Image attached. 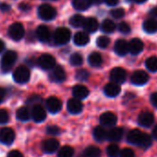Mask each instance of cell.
Segmentation results:
<instances>
[{"label": "cell", "mask_w": 157, "mask_h": 157, "mask_svg": "<svg viewBox=\"0 0 157 157\" xmlns=\"http://www.w3.org/2000/svg\"><path fill=\"white\" fill-rule=\"evenodd\" d=\"M117 117L112 112H105L100 117V123L105 128H112L117 125Z\"/></svg>", "instance_id": "cell-9"}, {"label": "cell", "mask_w": 157, "mask_h": 157, "mask_svg": "<svg viewBox=\"0 0 157 157\" xmlns=\"http://www.w3.org/2000/svg\"><path fill=\"white\" fill-rule=\"evenodd\" d=\"M126 139L128 144L137 146L142 150H148L152 145L151 136L138 128L129 130L127 134Z\"/></svg>", "instance_id": "cell-1"}, {"label": "cell", "mask_w": 157, "mask_h": 157, "mask_svg": "<svg viewBox=\"0 0 157 157\" xmlns=\"http://www.w3.org/2000/svg\"><path fill=\"white\" fill-rule=\"evenodd\" d=\"M118 30L123 34H128L130 33V27L127 22H121L118 25Z\"/></svg>", "instance_id": "cell-43"}, {"label": "cell", "mask_w": 157, "mask_h": 157, "mask_svg": "<svg viewBox=\"0 0 157 157\" xmlns=\"http://www.w3.org/2000/svg\"><path fill=\"white\" fill-rule=\"evenodd\" d=\"M4 97H5V91H4V89L0 88V103L3 101Z\"/></svg>", "instance_id": "cell-50"}, {"label": "cell", "mask_w": 157, "mask_h": 157, "mask_svg": "<svg viewBox=\"0 0 157 157\" xmlns=\"http://www.w3.org/2000/svg\"><path fill=\"white\" fill-rule=\"evenodd\" d=\"M127 78V72L122 67H115L110 72V80L117 84L125 82Z\"/></svg>", "instance_id": "cell-11"}, {"label": "cell", "mask_w": 157, "mask_h": 157, "mask_svg": "<svg viewBox=\"0 0 157 157\" xmlns=\"http://www.w3.org/2000/svg\"><path fill=\"white\" fill-rule=\"evenodd\" d=\"M73 42L78 46H83V45H86L90 42V37L84 32H78L74 35Z\"/></svg>", "instance_id": "cell-26"}, {"label": "cell", "mask_w": 157, "mask_h": 157, "mask_svg": "<svg viewBox=\"0 0 157 157\" xmlns=\"http://www.w3.org/2000/svg\"><path fill=\"white\" fill-rule=\"evenodd\" d=\"M37 63L42 69L49 70L56 66V59L53 56L49 54H44L38 58Z\"/></svg>", "instance_id": "cell-7"}, {"label": "cell", "mask_w": 157, "mask_h": 157, "mask_svg": "<svg viewBox=\"0 0 157 157\" xmlns=\"http://www.w3.org/2000/svg\"><path fill=\"white\" fill-rule=\"evenodd\" d=\"M38 16L43 21H52L56 16V10L48 4H43L38 8Z\"/></svg>", "instance_id": "cell-5"}, {"label": "cell", "mask_w": 157, "mask_h": 157, "mask_svg": "<svg viewBox=\"0 0 157 157\" xmlns=\"http://www.w3.org/2000/svg\"><path fill=\"white\" fill-rule=\"evenodd\" d=\"M92 4H94V5H100L101 3L104 2V0H91Z\"/></svg>", "instance_id": "cell-52"}, {"label": "cell", "mask_w": 157, "mask_h": 157, "mask_svg": "<svg viewBox=\"0 0 157 157\" xmlns=\"http://www.w3.org/2000/svg\"><path fill=\"white\" fill-rule=\"evenodd\" d=\"M110 14H111V15H112V17H113V18H115V19H121V18H123V17H124V15H125V11H124V10H123V9L119 8V9L112 10H111V12H110Z\"/></svg>", "instance_id": "cell-42"}, {"label": "cell", "mask_w": 157, "mask_h": 157, "mask_svg": "<svg viewBox=\"0 0 157 157\" xmlns=\"http://www.w3.org/2000/svg\"><path fill=\"white\" fill-rule=\"evenodd\" d=\"M70 36H71V33H70V31L67 28L60 27V28H57L55 31L53 39H54V42L56 44L63 45V44H66L69 41Z\"/></svg>", "instance_id": "cell-3"}, {"label": "cell", "mask_w": 157, "mask_h": 157, "mask_svg": "<svg viewBox=\"0 0 157 157\" xmlns=\"http://www.w3.org/2000/svg\"><path fill=\"white\" fill-rule=\"evenodd\" d=\"M72 5L75 10L82 11V10H88L91 7L92 2H91V0H73Z\"/></svg>", "instance_id": "cell-29"}, {"label": "cell", "mask_w": 157, "mask_h": 157, "mask_svg": "<svg viewBox=\"0 0 157 157\" xmlns=\"http://www.w3.org/2000/svg\"><path fill=\"white\" fill-rule=\"evenodd\" d=\"M4 47H5V44L2 40H0V53H1L3 50H4Z\"/></svg>", "instance_id": "cell-53"}, {"label": "cell", "mask_w": 157, "mask_h": 157, "mask_svg": "<svg viewBox=\"0 0 157 157\" xmlns=\"http://www.w3.org/2000/svg\"><path fill=\"white\" fill-rule=\"evenodd\" d=\"M126 1H127V2H131L132 0H126Z\"/></svg>", "instance_id": "cell-56"}, {"label": "cell", "mask_w": 157, "mask_h": 157, "mask_svg": "<svg viewBox=\"0 0 157 157\" xmlns=\"http://www.w3.org/2000/svg\"><path fill=\"white\" fill-rule=\"evenodd\" d=\"M142 28L147 33H154L157 32V21L154 19H148L143 22Z\"/></svg>", "instance_id": "cell-27"}, {"label": "cell", "mask_w": 157, "mask_h": 157, "mask_svg": "<svg viewBox=\"0 0 157 157\" xmlns=\"http://www.w3.org/2000/svg\"><path fill=\"white\" fill-rule=\"evenodd\" d=\"M96 44H97V45H98L100 48L105 49V48H106V47L109 45V44H110V39H109L107 36H100V37H98V39H97Z\"/></svg>", "instance_id": "cell-39"}, {"label": "cell", "mask_w": 157, "mask_h": 157, "mask_svg": "<svg viewBox=\"0 0 157 157\" xmlns=\"http://www.w3.org/2000/svg\"><path fill=\"white\" fill-rule=\"evenodd\" d=\"M16 117L20 121H28L31 117V113L27 107H21L17 110Z\"/></svg>", "instance_id": "cell-31"}, {"label": "cell", "mask_w": 157, "mask_h": 157, "mask_svg": "<svg viewBox=\"0 0 157 157\" xmlns=\"http://www.w3.org/2000/svg\"><path fill=\"white\" fill-rule=\"evenodd\" d=\"M102 151L101 150L97 147V146H88L84 151H83V155L85 157H101Z\"/></svg>", "instance_id": "cell-30"}, {"label": "cell", "mask_w": 157, "mask_h": 157, "mask_svg": "<svg viewBox=\"0 0 157 157\" xmlns=\"http://www.w3.org/2000/svg\"><path fill=\"white\" fill-rule=\"evenodd\" d=\"M134 1H135L136 3H138V4H142V3L146 2L147 0H134Z\"/></svg>", "instance_id": "cell-54"}, {"label": "cell", "mask_w": 157, "mask_h": 157, "mask_svg": "<svg viewBox=\"0 0 157 157\" xmlns=\"http://www.w3.org/2000/svg\"><path fill=\"white\" fill-rule=\"evenodd\" d=\"M154 123V116L149 111H143L140 113L138 117V124L143 128H151Z\"/></svg>", "instance_id": "cell-8"}, {"label": "cell", "mask_w": 157, "mask_h": 157, "mask_svg": "<svg viewBox=\"0 0 157 157\" xmlns=\"http://www.w3.org/2000/svg\"><path fill=\"white\" fill-rule=\"evenodd\" d=\"M90 74L86 69H78L76 73V78L78 81H81V82H84L87 81L88 78H89Z\"/></svg>", "instance_id": "cell-38"}, {"label": "cell", "mask_w": 157, "mask_h": 157, "mask_svg": "<svg viewBox=\"0 0 157 157\" xmlns=\"http://www.w3.org/2000/svg\"><path fill=\"white\" fill-rule=\"evenodd\" d=\"M150 15L152 17V19H157V8H153L150 10Z\"/></svg>", "instance_id": "cell-49"}, {"label": "cell", "mask_w": 157, "mask_h": 157, "mask_svg": "<svg viewBox=\"0 0 157 157\" xmlns=\"http://www.w3.org/2000/svg\"><path fill=\"white\" fill-rule=\"evenodd\" d=\"M84 21H85V18L82 15L75 14V15H73L70 18L69 22H70V24L73 27H75V28H80V27H82V25L84 23Z\"/></svg>", "instance_id": "cell-33"}, {"label": "cell", "mask_w": 157, "mask_h": 157, "mask_svg": "<svg viewBox=\"0 0 157 157\" xmlns=\"http://www.w3.org/2000/svg\"><path fill=\"white\" fill-rule=\"evenodd\" d=\"M17 57H18V55L15 51H12V50L7 51L3 55L1 58V62H0V67H1L2 71L8 72L9 70H10L13 65L15 64Z\"/></svg>", "instance_id": "cell-2"}, {"label": "cell", "mask_w": 157, "mask_h": 157, "mask_svg": "<svg viewBox=\"0 0 157 157\" xmlns=\"http://www.w3.org/2000/svg\"><path fill=\"white\" fill-rule=\"evenodd\" d=\"M116 23L111 20H105L101 25V29L105 33H112L116 30Z\"/></svg>", "instance_id": "cell-32"}, {"label": "cell", "mask_w": 157, "mask_h": 157, "mask_svg": "<svg viewBox=\"0 0 157 157\" xmlns=\"http://www.w3.org/2000/svg\"><path fill=\"white\" fill-rule=\"evenodd\" d=\"M145 66L151 72L157 71V57L156 56H151V57H149L146 60V62H145Z\"/></svg>", "instance_id": "cell-37"}, {"label": "cell", "mask_w": 157, "mask_h": 157, "mask_svg": "<svg viewBox=\"0 0 157 157\" xmlns=\"http://www.w3.org/2000/svg\"><path fill=\"white\" fill-rule=\"evenodd\" d=\"M31 77V72L30 69L27 67L24 66H20L18 67L14 72H13V78L14 81L18 83L23 84L29 82Z\"/></svg>", "instance_id": "cell-4"}, {"label": "cell", "mask_w": 157, "mask_h": 157, "mask_svg": "<svg viewBox=\"0 0 157 157\" xmlns=\"http://www.w3.org/2000/svg\"><path fill=\"white\" fill-rule=\"evenodd\" d=\"M78 157H85V156L83 155V153H82V154H81L80 156H78Z\"/></svg>", "instance_id": "cell-55"}, {"label": "cell", "mask_w": 157, "mask_h": 157, "mask_svg": "<svg viewBox=\"0 0 157 157\" xmlns=\"http://www.w3.org/2000/svg\"><path fill=\"white\" fill-rule=\"evenodd\" d=\"M0 10H10V6L5 5V4H1V5H0Z\"/></svg>", "instance_id": "cell-51"}, {"label": "cell", "mask_w": 157, "mask_h": 157, "mask_svg": "<svg viewBox=\"0 0 157 157\" xmlns=\"http://www.w3.org/2000/svg\"><path fill=\"white\" fill-rule=\"evenodd\" d=\"M124 137V128L121 127H112L110 128L109 130H107V138L106 140H108L111 142H118L122 140V138Z\"/></svg>", "instance_id": "cell-10"}, {"label": "cell", "mask_w": 157, "mask_h": 157, "mask_svg": "<svg viewBox=\"0 0 157 157\" xmlns=\"http://www.w3.org/2000/svg\"><path fill=\"white\" fill-rule=\"evenodd\" d=\"M82 27H83V29L87 33H95L97 31V29L99 27L98 21L95 18H88V19H85Z\"/></svg>", "instance_id": "cell-25"}, {"label": "cell", "mask_w": 157, "mask_h": 157, "mask_svg": "<svg viewBox=\"0 0 157 157\" xmlns=\"http://www.w3.org/2000/svg\"><path fill=\"white\" fill-rule=\"evenodd\" d=\"M9 35L10 37L14 41H20L24 36V28L21 23L20 22H14L12 23L9 28Z\"/></svg>", "instance_id": "cell-6"}, {"label": "cell", "mask_w": 157, "mask_h": 157, "mask_svg": "<svg viewBox=\"0 0 157 157\" xmlns=\"http://www.w3.org/2000/svg\"><path fill=\"white\" fill-rule=\"evenodd\" d=\"M114 50L117 55L120 56H124L128 53V43H127L123 39H119L116 42Z\"/></svg>", "instance_id": "cell-22"}, {"label": "cell", "mask_w": 157, "mask_h": 157, "mask_svg": "<svg viewBox=\"0 0 157 157\" xmlns=\"http://www.w3.org/2000/svg\"><path fill=\"white\" fill-rule=\"evenodd\" d=\"M46 132L49 135L56 136V135H58L60 133V128L56 126H48L46 128Z\"/></svg>", "instance_id": "cell-44"}, {"label": "cell", "mask_w": 157, "mask_h": 157, "mask_svg": "<svg viewBox=\"0 0 157 157\" xmlns=\"http://www.w3.org/2000/svg\"><path fill=\"white\" fill-rule=\"evenodd\" d=\"M131 82L134 85L141 86L148 82L149 81V75L144 70H137L131 75Z\"/></svg>", "instance_id": "cell-13"}, {"label": "cell", "mask_w": 157, "mask_h": 157, "mask_svg": "<svg viewBox=\"0 0 157 157\" xmlns=\"http://www.w3.org/2000/svg\"><path fill=\"white\" fill-rule=\"evenodd\" d=\"M36 37L40 42H43V43L49 42L50 38H51V33H50L49 28L44 25L39 26L36 29Z\"/></svg>", "instance_id": "cell-21"}, {"label": "cell", "mask_w": 157, "mask_h": 157, "mask_svg": "<svg viewBox=\"0 0 157 157\" xmlns=\"http://www.w3.org/2000/svg\"><path fill=\"white\" fill-rule=\"evenodd\" d=\"M49 77L50 80L54 82H63L66 80V72L61 66H56L52 68Z\"/></svg>", "instance_id": "cell-16"}, {"label": "cell", "mask_w": 157, "mask_h": 157, "mask_svg": "<svg viewBox=\"0 0 157 157\" xmlns=\"http://www.w3.org/2000/svg\"><path fill=\"white\" fill-rule=\"evenodd\" d=\"M89 64L94 67H98L103 64V57L97 52H93L88 57Z\"/></svg>", "instance_id": "cell-28"}, {"label": "cell", "mask_w": 157, "mask_h": 157, "mask_svg": "<svg viewBox=\"0 0 157 157\" xmlns=\"http://www.w3.org/2000/svg\"><path fill=\"white\" fill-rule=\"evenodd\" d=\"M120 152V148L117 143L112 142L106 148V154L108 157H118Z\"/></svg>", "instance_id": "cell-35"}, {"label": "cell", "mask_w": 157, "mask_h": 157, "mask_svg": "<svg viewBox=\"0 0 157 157\" xmlns=\"http://www.w3.org/2000/svg\"><path fill=\"white\" fill-rule=\"evenodd\" d=\"M67 111L72 114V115H78L80 114L82 109H83V105L81 102V100H78L77 98H71L67 101Z\"/></svg>", "instance_id": "cell-17"}, {"label": "cell", "mask_w": 157, "mask_h": 157, "mask_svg": "<svg viewBox=\"0 0 157 157\" xmlns=\"http://www.w3.org/2000/svg\"><path fill=\"white\" fill-rule=\"evenodd\" d=\"M58 148H59V141L55 138L45 140L42 143V149L46 153H53L56 151Z\"/></svg>", "instance_id": "cell-18"}, {"label": "cell", "mask_w": 157, "mask_h": 157, "mask_svg": "<svg viewBox=\"0 0 157 157\" xmlns=\"http://www.w3.org/2000/svg\"><path fill=\"white\" fill-rule=\"evenodd\" d=\"M151 103L154 107L157 108V93H153L151 95Z\"/></svg>", "instance_id": "cell-46"}, {"label": "cell", "mask_w": 157, "mask_h": 157, "mask_svg": "<svg viewBox=\"0 0 157 157\" xmlns=\"http://www.w3.org/2000/svg\"><path fill=\"white\" fill-rule=\"evenodd\" d=\"M143 47H144V44L142 41L139 38H134L128 43V52L134 56L141 53L143 50Z\"/></svg>", "instance_id": "cell-19"}, {"label": "cell", "mask_w": 157, "mask_h": 157, "mask_svg": "<svg viewBox=\"0 0 157 157\" xmlns=\"http://www.w3.org/2000/svg\"><path fill=\"white\" fill-rule=\"evenodd\" d=\"M31 117H32V118L35 122L41 123V122H43L46 118L45 109L40 104L34 105L33 109H32V111H31Z\"/></svg>", "instance_id": "cell-14"}, {"label": "cell", "mask_w": 157, "mask_h": 157, "mask_svg": "<svg viewBox=\"0 0 157 157\" xmlns=\"http://www.w3.org/2000/svg\"><path fill=\"white\" fill-rule=\"evenodd\" d=\"M151 136L152 140H154L157 141V125H155L153 127V128L151 130Z\"/></svg>", "instance_id": "cell-48"}, {"label": "cell", "mask_w": 157, "mask_h": 157, "mask_svg": "<svg viewBox=\"0 0 157 157\" xmlns=\"http://www.w3.org/2000/svg\"><path fill=\"white\" fill-rule=\"evenodd\" d=\"M10 120L9 112L6 109H0V124H6Z\"/></svg>", "instance_id": "cell-41"}, {"label": "cell", "mask_w": 157, "mask_h": 157, "mask_svg": "<svg viewBox=\"0 0 157 157\" xmlns=\"http://www.w3.org/2000/svg\"><path fill=\"white\" fill-rule=\"evenodd\" d=\"M121 92V88L119 86V84L116 83V82H109L107 83L105 88H104V93L106 96L108 97H116Z\"/></svg>", "instance_id": "cell-20"}, {"label": "cell", "mask_w": 157, "mask_h": 157, "mask_svg": "<svg viewBox=\"0 0 157 157\" xmlns=\"http://www.w3.org/2000/svg\"><path fill=\"white\" fill-rule=\"evenodd\" d=\"M118 1H119V0H104V2H105L106 5L110 6V7L116 6V5L118 3Z\"/></svg>", "instance_id": "cell-47"}, {"label": "cell", "mask_w": 157, "mask_h": 157, "mask_svg": "<svg viewBox=\"0 0 157 157\" xmlns=\"http://www.w3.org/2000/svg\"><path fill=\"white\" fill-rule=\"evenodd\" d=\"M118 157H136L134 151L130 148H124L120 150Z\"/></svg>", "instance_id": "cell-40"}, {"label": "cell", "mask_w": 157, "mask_h": 157, "mask_svg": "<svg viewBox=\"0 0 157 157\" xmlns=\"http://www.w3.org/2000/svg\"><path fill=\"white\" fill-rule=\"evenodd\" d=\"M45 105L47 110L52 114L58 113L62 108V102L56 96H51L45 101Z\"/></svg>", "instance_id": "cell-15"}, {"label": "cell", "mask_w": 157, "mask_h": 157, "mask_svg": "<svg viewBox=\"0 0 157 157\" xmlns=\"http://www.w3.org/2000/svg\"><path fill=\"white\" fill-rule=\"evenodd\" d=\"M69 62L74 67H80L83 63V57L80 53H74L69 58Z\"/></svg>", "instance_id": "cell-36"}, {"label": "cell", "mask_w": 157, "mask_h": 157, "mask_svg": "<svg viewBox=\"0 0 157 157\" xmlns=\"http://www.w3.org/2000/svg\"><path fill=\"white\" fill-rule=\"evenodd\" d=\"M72 94L75 98L78 100H82L89 95V90L84 85H76L75 87H73Z\"/></svg>", "instance_id": "cell-23"}, {"label": "cell", "mask_w": 157, "mask_h": 157, "mask_svg": "<svg viewBox=\"0 0 157 157\" xmlns=\"http://www.w3.org/2000/svg\"><path fill=\"white\" fill-rule=\"evenodd\" d=\"M15 140V132L10 128H3L0 129V142L5 145H10Z\"/></svg>", "instance_id": "cell-12"}, {"label": "cell", "mask_w": 157, "mask_h": 157, "mask_svg": "<svg viewBox=\"0 0 157 157\" xmlns=\"http://www.w3.org/2000/svg\"><path fill=\"white\" fill-rule=\"evenodd\" d=\"M93 135L94 138L96 141L99 142H103L106 140L107 138V130L104 126H97L94 128V131H93Z\"/></svg>", "instance_id": "cell-24"}, {"label": "cell", "mask_w": 157, "mask_h": 157, "mask_svg": "<svg viewBox=\"0 0 157 157\" xmlns=\"http://www.w3.org/2000/svg\"><path fill=\"white\" fill-rule=\"evenodd\" d=\"M74 149L71 146L65 145L61 147L58 151L57 157H73L74 155Z\"/></svg>", "instance_id": "cell-34"}, {"label": "cell", "mask_w": 157, "mask_h": 157, "mask_svg": "<svg viewBox=\"0 0 157 157\" xmlns=\"http://www.w3.org/2000/svg\"><path fill=\"white\" fill-rule=\"evenodd\" d=\"M8 157H23V154L18 150H13L9 152Z\"/></svg>", "instance_id": "cell-45"}]
</instances>
